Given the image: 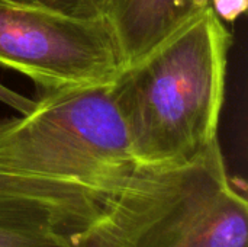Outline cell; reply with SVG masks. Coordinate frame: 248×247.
<instances>
[{"label":"cell","mask_w":248,"mask_h":247,"mask_svg":"<svg viewBox=\"0 0 248 247\" xmlns=\"http://www.w3.org/2000/svg\"><path fill=\"white\" fill-rule=\"evenodd\" d=\"M110 84L41 95L0 121V195L42 208L70 247H137L196 172L140 162Z\"/></svg>","instance_id":"cell-1"},{"label":"cell","mask_w":248,"mask_h":247,"mask_svg":"<svg viewBox=\"0 0 248 247\" xmlns=\"http://www.w3.org/2000/svg\"><path fill=\"white\" fill-rule=\"evenodd\" d=\"M232 33L211 6L112 82V96L141 163L170 169L218 144Z\"/></svg>","instance_id":"cell-2"},{"label":"cell","mask_w":248,"mask_h":247,"mask_svg":"<svg viewBox=\"0 0 248 247\" xmlns=\"http://www.w3.org/2000/svg\"><path fill=\"white\" fill-rule=\"evenodd\" d=\"M0 67L31 79L41 95L109 84L124 68L106 16L16 0H0Z\"/></svg>","instance_id":"cell-3"},{"label":"cell","mask_w":248,"mask_h":247,"mask_svg":"<svg viewBox=\"0 0 248 247\" xmlns=\"http://www.w3.org/2000/svg\"><path fill=\"white\" fill-rule=\"evenodd\" d=\"M137 247H248L247 199L234 188L219 144Z\"/></svg>","instance_id":"cell-4"},{"label":"cell","mask_w":248,"mask_h":247,"mask_svg":"<svg viewBox=\"0 0 248 247\" xmlns=\"http://www.w3.org/2000/svg\"><path fill=\"white\" fill-rule=\"evenodd\" d=\"M199 12L193 0H109L105 16L113 31L122 67L144 58Z\"/></svg>","instance_id":"cell-5"},{"label":"cell","mask_w":248,"mask_h":247,"mask_svg":"<svg viewBox=\"0 0 248 247\" xmlns=\"http://www.w3.org/2000/svg\"><path fill=\"white\" fill-rule=\"evenodd\" d=\"M0 247H70L33 202L0 195Z\"/></svg>","instance_id":"cell-6"},{"label":"cell","mask_w":248,"mask_h":247,"mask_svg":"<svg viewBox=\"0 0 248 247\" xmlns=\"http://www.w3.org/2000/svg\"><path fill=\"white\" fill-rule=\"evenodd\" d=\"M73 16H105L109 0H16Z\"/></svg>","instance_id":"cell-7"},{"label":"cell","mask_w":248,"mask_h":247,"mask_svg":"<svg viewBox=\"0 0 248 247\" xmlns=\"http://www.w3.org/2000/svg\"><path fill=\"white\" fill-rule=\"evenodd\" d=\"M209 6L224 23H232L247 12L248 0H212Z\"/></svg>","instance_id":"cell-8"},{"label":"cell","mask_w":248,"mask_h":247,"mask_svg":"<svg viewBox=\"0 0 248 247\" xmlns=\"http://www.w3.org/2000/svg\"><path fill=\"white\" fill-rule=\"evenodd\" d=\"M212 0H193V6L196 10H203L205 7H208L211 4Z\"/></svg>","instance_id":"cell-9"}]
</instances>
